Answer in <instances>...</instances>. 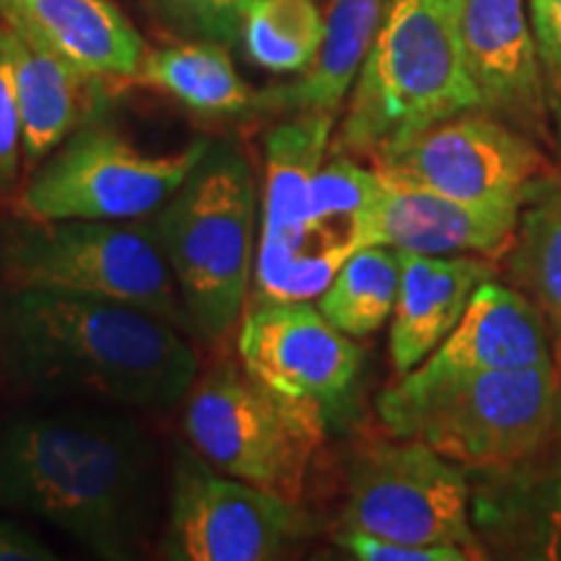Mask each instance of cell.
<instances>
[{"mask_svg":"<svg viewBox=\"0 0 561 561\" xmlns=\"http://www.w3.org/2000/svg\"><path fill=\"white\" fill-rule=\"evenodd\" d=\"M312 515L252 483L216 473L195 450L180 447L161 557L172 561H276L312 536Z\"/></svg>","mask_w":561,"mask_h":561,"instance_id":"10","label":"cell"},{"mask_svg":"<svg viewBox=\"0 0 561 561\" xmlns=\"http://www.w3.org/2000/svg\"><path fill=\"white\" fill-rule=\"evenodd\" d=\"M466 473L458 462L419 439L380 442L354 460L346 530L416 546H455L471 559H486L468 517Z\"/></svg>","mask_w":561,"mask_h":561,"instance_id":"11","label":"cell"},{"mask_svg":"<svg viewBox=\"0 0 561 561\" xmlns=\"http://www.w3.org/2000/svg\"><path fill=\"white\" fill-rule=\"evenodd\" d=\"M388 0H333L318 60L297 83L263 91L257 107L299 115H339L380 30Z\"/></svg>","mask_w":561,"mask_h":561,"instance_id":"20","label":"cell"},{"mask_svg":"<svg viewBox=\"0 0 561 561\" xmlns=\"http://www.w3.org/2000/svg\"><path fill=\"white\" fill-rule=\"evenodd\" d=\"M58 559L37 533L11 520H0V561H53Z\"/></svg>","mask_w":561,"mask_h":561,"instance_id":"30","label":"cell"},{"mask_svg":"<svg viewBox=\"0 0 561 561\" xmlns=\"http://www.w3.org/2000/svg\"><path fill=\"white\" fill-rule=\"evenodd\" d=\"M520 210L385 185L351 221L348 237L354 250L382 244L421 255L500 257L515 240Z\"/></svg>","mask_w":561,"mask_h":561,"instance_id":"14","label":"cell"},{"mask_svg":"<svg viewBox=\"0 0 561 561\" xmlns=\"http://www.w3.org/2000/svg\"><path fill=\"white\" fill-rule=\"evenodd\" d=\"M392 437L419 439L466 468H507L549 437L559 416L557 367L471 371L419 382L403 375L377 398Z\"/></svg>","mask_w":561,"mask_h":561,"instance_id":"4","label":"cell"},{"mask_svg":"<svg viewBox=\"0 0 561 561\" xmlns=\"http://www.w3.org/2000/svg\"><path fill=\"white\" fill-rule=\"evenodd\" d=\"M328 413L248 369L216 367L187 392L185 434L216 471L301 502Z\"/></svg>","mask_w":561,"mask_h":561,"instance_id":"7","label":"cell"},{"mask_svg":"<svg viewBox=\"0 0 561 561\" xmlns=\"http://www.w3.org/2000/svg\"><path fill=\"white\" fill-rule=\"evenodd\" d=\"M0 21L91 79H133L144 37L112 0H0Z\"/></svg>","mask_w":561,"mask_h":561,"instance_id":"16","label":"cell"},{"mask_svg":"<svg viewBox=\"0 0 561 561\" xmlns=\"http://www.w3.org/2000/svg\"><path fill=\"white\" fill-rule=\"evenodd\" d=\"M255 180L234 144H208L187 180L153 214L159 244L195 333L221 339L240 320L252 276Z\"/></svg>","mask_w":561,"mask_h":561,"instance_id":"5","label":"cell"},{"mask_svg":"<svg viewBox=\"0 0 561 561\" xmlns=\"http://www.w3.org/2000/svg\"><path fill=\"white\" fill-rule=\"evenodd\" d=\"M504 255L512 284L541 310L561 348V187H546L525 203Z\"/></svg>","mask_w":561,"mask_h":561,"instance_id":"22","label":"cell"},{"mask_svg":"<svg viewBox=\"0 0 561 561\" xmlns=\"http://www.w3.org/2000/svg\"><path fill=\"white\" fill-rule=\"evenodd\" d=\"M208 140L180 153H146L107 128H83L32 172L26 219L136 221L153 216L187 180Z\"/></svg>","mask_w":561,"mask_h":561,"instance_id":"9","label":"cell"},{"mask_svg":"<svg viewBox=\"0 0 561 561\" xmlns=\"http://www.w3.org/2000/svg\"><path fill=\"white\" fill-rule=\"evenodd\" d=\"M201 115H242L257 107V96L240 79L229 53L219 42H187L144 55L133 76Z\"/></svg>","mask_w":561,"mask_h":561,"instance_id":"21","label":"cell"},{"mask_svg":"<svg viewBox=\"0 0 561 561\" xmlns=\"http://www.w3.org/2000/svg\"><path fill=\"white\" fill-rule=\"evenodd\" d=\"M0 510L47 520L100 559H136L157 510L153 442L102 411L11 421L0 432Z\"/></svg>","mask_w":561,"mask_h":561,"instance_id":"2","label":"cell"},{"mask_svg":"<svg viewBox=\"0 0 561 561\" xmlns=\"http://www.w3.org/2000/svg\"><path fill=\"white\" fill-rule=\"evenodd\" d=\"M335 541L343 551L362 561H471L466 551L455 546H416L362 530L343 528Z\"/></svg>","mask_w":561,"mask_h":561,"instance_id":"29","label":"cell"},{"mask_svg":"<svg viewBox=\"0 0 561 561\" xmlns=\"http://www.w3.org/2000/svg\"><path fill=\"white\" fill-rule=\"evenodd\" d=\"M242 367L273 390L341 411L359 380L362 348L310 301H257L237 339Z\"/></svg>","mask_w":561,"mask_h":561,"instance_id":"12","label":"cell"},{"mask_svg":"<svg viewBox=\"0 0 561 561\" xmlns=\"http://www.w3.org/2000/svg\"><path fill=\"white\" fill-rule=\"evenodd\" d=\"M21 110L16 73H13L11 30L0 21V193L11 191L19 180Z\"/></svg>","mask_w":561,"mask_h":561,"instance_id":"28","label":"cell"},{"mask_svg":"<svg viewBox=\"0 0 561 561\" xmlns=\"http://www.w3.org/2000/svg\"><path fill=\"white\" fill-rule=\"evenodd\" d=\"M543 559L561 561V507L551 512L549 530H546V543H543Z\"/></svg>","mask_w":561,"mask_h":561,"instance_id":"31","label":"cell"},{"mask_svg":"<svg viewBox=\"0 0 561 561\" xmlns=\"http://www.w3.org/2000/svg\"><path fill=\"white\" fill-rule=\"evenodd\" d=\"M0 273L9 286L125 301L195 331L153 221L24 219L0 234Z\"/></svg>","mask_w":561,"mask_h":561,"instance_id":"6","label":"cell"},{"mask_svg":"<svg viewBox=\"0 0 561 561\" xmlns=\"http://www.w3.org/2000/svg\"><path fill=\"white\" fill-rule=\"evenodd\" d=\"M0 367L42 396L161 411L185 401L198 354L185 331L125 301L9 286Z\"/></svg>","mask_w":561,"mask_h":561,"instance_id":"1","label":"cell"},{"mask_svg":"<svg viewBox=\"0 0 561 561\" xmlns=\"http://www.w3.org/2000/svg\"><path fill=\"white\" fill-rule=\"evenodd\" d=\"M528 13L541 58L553 138L561 157V0H528Z\"/></svg>","mask_w":561,"mask_h":561,"instance_id":"27","label":"cell"},{"mask_svg":"<svg viewBox=\"0 0 561 561\" xmlns=\"http://www.w3.org/2000/svg\"><path fill=\"white\" fill-rule=\"evenodd\" d=\"M460 39L481 112L559 157L528 3L460 0Z\"/></svg>","mask_w":561,"mask_h":561,"instance_id":"13","label":"cell"},{"mask_svg":"<svg viewBox=\"0 0 561 561\" xmlns=\"http://www.w3.org/2000/svg\"><path fill=\"white\" fill-rule=\"evenodd\" d=\"M401 286L390 325V359L398 375L416 369L453 328L494 268L479 255H421L398 250Z\"/></svg>","mask_w":561,"mask_h":561,"instance_id":"17","label":"cell"},{"mask_svg":"<svg viewBox=\"0 0 561 561\" xmlns=\"http://www.w3.org/2000/svg\"><path fill=\"white\" fill-rule=\"evenodd\" d=\"M401 286V255L396 248H362L341 265L318 297L320 312L351 339H364L392 318Z\"/></svg>","mask_w":561,"mask_h":561,"instance_id":"23","label":"cell"},{"mask_svg":"<svg viewBox=\"0 0 561 561\" xmlns=\"http://www.w3.org/2000/svg\"><path fill=\"white\" fill-rule=\"evenodd\" d=\"M11 55L21 110V153L26 170L34 172L79 128L100 79L81 73L60 55L19 37L13 30Z\"/></svg>","mask_w":561,"mask_h":561,"instance_id":"19","label":"cell"},{"mask_svg":"<svg viewBox=\"0 0 561 561\" xmlns=\"http://www.w3.org/2000/svg\"><path fill=\"white\" fill-rule=\"evenodd\" d=\"M382 187L385 182L375 170L362 167L354 157L333 153V159L322 164L312 178L307 227L310 231H322V234H335L331 224L343 219L351 231V221L382 193Z\"/></svg>","mask_w":561,"mask_h":561,"instance_id":"25","label":"cell"},{"mask_svg":"<svg viewBox=\"0 0 561 561\" xmlns=\"http://www.w3.org/2000/svg\"><path fill=\"white\" fill-rule=\"evenodd\" d=\"M252 0H151L174 30L206 42L231 45L242 34V21Z\"/></svg>","mask_w":561,"mask_h":561,"instance_id":"26","label":"cell"},{"mask_svg":"<svg viewBox=\"0 0 561 561\" xmlns=\"http://www.w3.org/2000/svg\"><path fill=\"white\" fill-rule=\"evenodd\" d=\"M371 170L390 187L515 208L557 182L551 151L481 110L377 151Z\"/></svg>","mask_w":561,"mask_h":561,"instance_id":"8","label":"cell"},{"mask_svg":"<svg viewBox=\"0 0 561 561\" xmlns=\"http://www.w3.org/2000/svg\"><path fill=\"white\" fill-rule=\"evenodd\" d=\"M471 110L481 100L462 58L460 0H388L333 153L371 159Z\"/></svg>","mask_w":561,"mask_h":561,"instance_id":"3","label":"cell"},{"mask_svg":"<svg viewBox=\"0 0 561 561\" xmlns=\"http://www.w3.org/2000/svg\"><path fill=\"white\" fill-rule=\"evenodd\" d=\"M551 343L541 310L523 291L491 278L473 291L453 333L405 375L432 382L471 371L553 367Z\"/></svg>","mask_w":561,"mask_h":561,"instance_id":"15","label":"cell"},{"mask_svg":"<svg viewBox=\"0 0 561 561\" xmlns=\"http://www.w3.org/2000/svg\"><path fill=\"white\" fill-rule=\"evenodd\" d=\"M333 121L328 115H299L265 136L263 231L255 271L273 268L310 244V185L325 161Z\"/></svg>","mask_w":561,"mask_h":561,"instance_id":"18","label":"cell"},{"mask_svg":"<svg viewBox=\"0 0 561 561\" xmlns=\"http://www.w3.org/2000/svg\"><path fill=\"white\" fill-rule=\"evenodd\" d=\"M325 37L314 0H252L242 21L250 60L271 73H307Z\"/></svg>","mask_w":561,"mask_h":561,"instance_id":"24","label":"cell"}]
</instances>
